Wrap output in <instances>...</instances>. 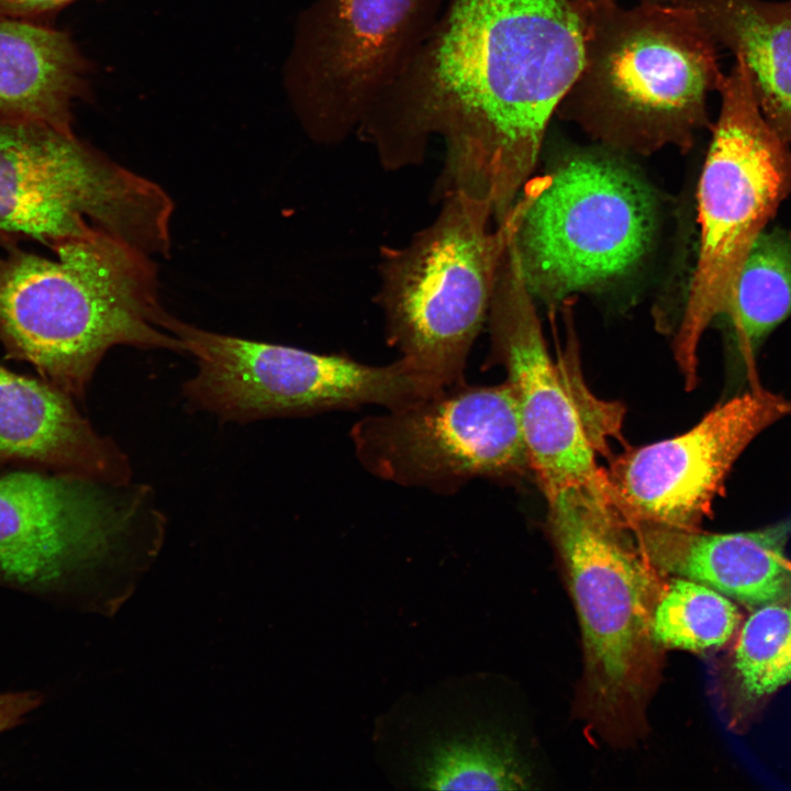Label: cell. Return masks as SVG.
Here are the masks:
<instances>
[{
    "label": "cell",
    "mask_w": 791,
    "mask_h": 791,
    "mask_svg": "<svg viewBox=\"0 0 791 791\" xmlns=\"http://www.w3.org/2000/svg\"><path fill=\"white\" fill-rule=\"evenodd\" d=\"M583 60L577 0H445L428 41L369 114L387 160L446 148L442 193L490 205L495 221L528 181L552 116Z\"/></svg>",
    "instance_id": "obj_1"
},
{
    "label": "cell",
    "mask_w": 791,
    "mask_h": 791,
    "mask_svg": "<svg viewBox=\"0 0 791 791\" xmlns=\"http://www.w3.org/2000/svg\"><path fill=\"white\" fill-rule=\"evenodd\" d=\"M0 343L8 358L82 398L112 347L183 352L167 330L154 257L105 234L73 237L52 255L1 244Z\"/></svg>",
    "instance_id": "obj_2"
},
{
    "label": "cell",
    "mask_w": 791,
    "mask_h": 791,
    "mask_svg": "<svg viewBox=\"0 0 791 791\" xmlns=\"http://www.w3.org/2000/svg\"><path fill=\"white\" fill-rule=\"evenodd\" d=\"M577 1L583 60L556 113L614 148H690L725 77L694 13L669 0Z\"/></svg>",
    "instance_id": "obj_3"
},
{
    "label": "cell",
    "mask_w": 791,
    "mask_h": 791,
    "mask_svg": "<svg viewBox=\"0 0 791 791\" xmlns=\"http://www.w3.org/2000/svg\"><path fill=\"white\" fill-rule=\"evenodd\" d=\"M161 517L142 487L0 477V584L112 613L156 555Z\"/></svg>",
    "instance_id": "obj_4"
},
{
    "label": "cell",
    "mask_w": 791,
    "mask_h": 791,
    "mask_svg": "<svg viewBox=\"0 0 791 791\" xmlns=\"http://www.w3.org/2000/svg\"><path fill=\"white\" fill-rule=\"evenodd\" d=\"M548 503L582 634V715L603 737L628 738L642 729L659 677L662 647L651 623L666 576L610 504L577 491Z\"/></svg>",
    "instance_id": "obj_5"
},
{
    "label": "cell",
    "mask_w": 791,
    "mask_h": 791,
    "mask_svg": "<svg viewBox=\"0 0 791 791\" xmlns=\"http://www.w3.org/2000/svg\"><path fill=\"white\" fill-rule=\"evenodd\" d=\"M530 198L525 185L491 229L492 210L486 202L447 193L427 227L405 246L385 249L378 301L388 342L445 388L464 382L468 355Z\"/></svg>",
    "instance_id": "obj_6"
},
{
    "label": "cell",
    "mask_w": 791,
    "mask_h": 791,
    "mask_svg": "<svg viewBox=\"0 0 791 791\" xmlns=\"http://www.w3.org/2000/svg\"><path fill=\"white\" fill-rule=\"evenodd\" d=\"M172 210L160 186L74 132L0 118V244L100 233L166 257Z\"/></svg>",
    "instance_id": "obj_7"
},
{
    "label": "cell",
    "mask_w": 791,
    "mask_h": 791,
    "mask_svg": "<svg viewBox=\"0 0 791 791\" xmlns=\"http://www.w3.org/2000/svg\"><path fill=\"white\" fill-rule=\"evenodd\" d=\"M718 93L720 113L698 186V258L673 343L688 386L695 382L703 332L723 313L751 244L791 188V147L762 114L740 57Z\"/></svg>",
    "instance_id": "obj_8"
},
{
    "label": "cell",
    "mask_w": 791,
    "mask_h": 791,
    "mask_svg": "<svg viewBox=\"0 0 791 791\" xmlns=\"http://www.w3.org/2000/svg\"><path fill=\"white\" fill-rule=\"evenodd\" d=\"M167 328L197 361V372L183 386L188 404L222 421L252 422L367 404L397 409L446 389L402 357L370 366L342 355L215 333L172 315Z\"/></svg>",
    "instance_id": "obj_9"
},
{
    "label": "cell",
    "mask_w": 791,
    "mask_h": 791,
    "mask_svg": "<svg viewBox=\"0 0 791 791\" xmlns=\"http://www.w3.org/2000/svg\"><path fill=\"white\" fill-rule=\"evenodd\" d=\"M513 246L533 298L549 305L612 280L647 252L651 197L623 165L581 154L530 179Z\"/></svg>",
    "instance_id": "obj_10"
},
{
    "label": "cell",
    "mask_w": 791,
    "mask_h": 791,
    "mask_svg": "<svg viewBox=\"0 0 791 791\" xmlns=\"http://www.w3.org/2000/svg\"><path fill=\"white\" fill-rule=\"evenodd\" d=\"M445 0H314L283 69L290 104L314 141L358 132L434 31Z\"/></svg>",
    "instance_id": "obj_11"
},
{
    "label": "cell",
    "mask_w": 791,
    "mask_h": 791,
    "mask_svg": "<svg viewBox=\"0 0 791 791\" xmlns=\"http://www.w3.org/2000/svg\"><path fill=\"white\" fill-rule=\"evenodd\" d=\"M361 466L405 487L454 492L478 477L530 467L517 400L506 381L464 382L406 406L367 416L350 431Z\"/></svg>",
    "instance_id": "obj_12"
},
{
    "label": "cell",
    "mask_w": 791,
    "mask_h": 791,
    "mask_svg": "<svg viewBox=\"0 0 791 791\" xmlns=\"http://www.w3.org/2000/svg\"><path fill=\"white\" fill-rule=\"evenodd\" d=\"M492 352L514 390L530 468L547 497L569 491L609 502L605 472L562 370L552 359L511 243L501 264L488 313Z\"/></svg>",
    "instance_id": "obj_13"
},
{
    "label": "cell",
    "mask_w": 791,
    "mask_h": 791,
    "mask_svg": "<svg viewBox=\"0 0 791 791\" xmlns=\"http://www.w3.org/2000/svg\"><path fill=\"white\" fill-rule=\"evenodd\" d=\"M791 414V402L758 386L672 438L633 449L605 474L612 505L627 525L697 530L739 455Z\"/></svg>",
    "instance_id": "obj_14"
},
{
    "label": "cell",
    "mask_w": 791,
    "mask_h": 791,
    "mask_svg": "<svg viewBox=\"0 0 791 791\" xmlns=\"http://www.w3.org/2000/svg\"><path fill=\"white\" fill-rule=\"evenodd\" d=\"M5 463L111 484L130 483L132 475L127 457L96 432L70 394L0 363V465Z\"/></svg>",
    "instance_id": "obj_15"
},
{
    "label": "cell",
    "mask_w": 791,
    "mask_h": 791,
    "mask_svg": "<svg viewBox=\"0 0 791 791\" xmlns=\"http://www.w3.org/2000/svg\"><path fill=\"white\" fill-rule=\"evenodd\" d=\"M630 528L642 553L665 576L698 581L754 609L791 595L786 554L791 517L735 533L648 524Z\"/></svg>",
    "instance_id": "obj_16"
},
{
    "label": "cell",
    "mask_w": 791,
    "mask_h": 791,
    "mask_svg": "<svg viewBox=\"0 0 791 791\" xmlns=\"http://www.w3.org/2000/svg\"><path fill=\"white\" fill-rule=\"evenodd\" d=\"M445 690L406 718L398 761L404 782L435 790H521L528 772L511 740L475 721L466 688Z\"/></svg>",
    "instance_id": "obj_17"
},
{
    "label": "cell",
    "mask_w": 791,
    "mask_h": 791,
    "mask_svg": "<svg viewBox=\"0 0 791 791\" xmlns=\"http://www.w3.org/2000/svg\"><path fill=\"white\" fill-rule=\"evenodd\" d=\"M89 63L70 35L44 22L0 16V118L73 130Z\"/></svg>",
    "instance_id": "obj_18"
},
{
    "label": "cell",
    "mask_w": 791,
    "mask_h": 791,
    "mask_svg": "<svg viewBox=\"0 0 791 791\" xmlns=\"http://www.w3.org/2000/svg\"><path fill=\"white\" fill-rule=\"evenodd\" d=\"M749 69L760 110L791 147V0H669Z\"/></svg>",
    "instance_id": "obj_19"
},
{
    "label": "cell",
    "mask_w": 791,
    "mask_h": 791,
    "mask_svg": "<svg viewBox=\"0 0 791 791\" xmlns=\"http://www.w3.org/2000/svg\"><path fill=\"white\" fill-rule=\"evenodd\" d=\"M748 367L769 335L791 314V233L761 232L734 279L723 313Z\"/></svg>",
    "instance_id": "obj_20"
},
{
    "label": "cell",
    "mask_w": 791,
    "mask_h": 791,
    "mask_svg": "<svg viewBox=\"0 0 791 791\" xmlns=\"http://www.w3.org/2000/svg\"><path fill=\"white\" fill-rule=\"evenodd\" d=\"M726 678L737 716L791 681V595L756 608L744 622Z\"/></svg>",
    "instance_id": "obj_21"
},
{
    "label": "cell",
    "mask_w": 791,
    "mask_h": 791,
    "mask_svg": "<svg viewBox=\"0 0 791 791\" xmlns=\"http://www.w3.org/2000/svg\"><path fill=\"white\" fill-rule=\"evenodd\" d=\"M668 580L653 615L655 640L662 648L690 651L724 646L742 619L734 601L691 579Z\"/></svg>",
    "instance_id": "obj_22"
},
{
    "label": "cell",
    "mask_w": 791,
    "mask_h": 791,
    "mask_svg": "<svg viewBox=\"0 0 791 791\" xmlns=\"http://www.w3.org/2000/svg\"><path fill=\"white\" fill-rule=\"evenodd\" d=\"M41 703L42 695L34 691L0 693V733L18 726Z\"/></svg>",
    "instance_id": "obj_23"
},
{
    "label": "cell",
    "mask_w": 791,
    "mask_h": 791,
    "mask_svg": "<svg viewBox=\"0 0 791 791\" xmlns=\"http://www.w3.org/2000/svg\"><path fill=\"white\" fill-rule=\"evenodd\" d=\"M75 0H0V16L44 22Z\"/></svg>",
    "instance_id": "obj_24"
},
{
    "label": "cell",
    "mask_w": 791,
    "mask_h": 791,
    "mask_svg": "<svg viewBox=\"0 0 791 791\" xmlns=\"http://www.w3.org/2000/svg\"><path fill=\"white\" fill-rule=\"evenodd\" d=\"M582 1H588V2L615 1V2H620V0H582ZM636 1H666V0H636Z\"/></svg>",
    "instance_id": "obj_25"
}]
</instances>
